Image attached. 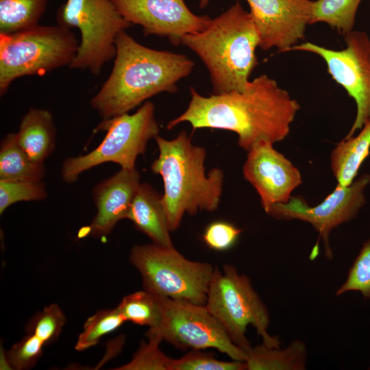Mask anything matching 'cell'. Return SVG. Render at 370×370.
Here are the masks:
<instances>
[{
  "instance_id": "obj_1",
  "label": "cell",
  "mask_w": 370,
  "mask_h": 370,
  "mask_svg": "<svg viewBox=\"0 0 370 370\" xmlns=\"http://www.w3.org/2000/svg\"><path fill=\"white\" fill-rule=\"evenodd\" d=\"M190 90L186 110L167 123V130L188 122L194 130L232 131L238 136V145L247 151L257 142L274 144L286 138L300 108L288 92L267 75L249 81L242 92L204 97L193 87Z\"/></svg>"
},
{
  "instance_id": "obj_2",
  "label": "cell",
  "mask_w": 370,
  "mask_h": 370,
  "mask_svg": "<svg viewBox=\"0 0 370 370\" xmlns=\"http://www.w3.org/2000/svg\"><path fill=\"white\" fill-rule=\"evenodd\" d=\"M115 45L111 73L90 101L103 119L128 113L160 92H175L195 66L185 55L142 45L126 30L118 34Z\"/></svg>"
},
{
  "instance_id": "obj_3",
  "label": "cell",
  "mask_w": 370,
  "mask_h": 370,
  "mask_svg": "<svg viewBox=\"0 0 370 370\" xmlns=\"http://www.w3.org/2000/svg\"><path fill=\"white\" fill-rule=\"evenodd\" d=\"M159 155L151 169L160 175L164 184L162 204L171 232L176 230L187 213L215 211L219 206L224 173L219 168L206 173V151L195 145L186 131L172 140L159 135L155 138Z\"/></svg>"
},
{
  "instance_id": "obj_4",
  "label": "cell",
  "mask_w": 370,
  "mask_h": 370,
  "mask_svg": "<svg viewBox=\"0 0 370 370\" xmlns=\"http://www.w3.org/2000/svg\"><path fill=\"white\" fill-rule=\"evenodd\" d=\"M260 38L249 12L239 1L211 19L201 32L184 36L183 45L195 53L206 66L212 94L243 91L258 64L256 49Z\"/></svg>"
},
{
  "instance_id": "obj_5",
  "label": "cell",
  "mask_w": 370,
  "mask_h": 370,
  "mask_svg": "<svg viewBox=\"0 0 370 370\" xmlns=\"http://www.w3.org/2000/svg\"><path fill=\"white\" fill-rule=\"evenodd\" d=\"M79 43L70 28L58 24L37 25L12 34H0V95H4L19 77L42 76L69 66Z\"/></svg>"
},
{
  "instance_id": "obj_6",
  "label": "cell",
  "mask_w": 370,
  "mask_h": 370,
  "mask_svg": "<svg viewBox=\"0 0 370 370\" xmlns=\"http://www.w3.org/2000/svg\"><path fill=\"white\" fill-rule=\"evenodd\" d=\"M205 306L245 353L251 347L245 334L249 325L256 328L264 344L279 347V340L267 332L269 316L266 306L249 279L234 266L225 264L222 271L214 267Z\"/></svg>"
},
{
  "instance_id": "obj_7",
  "label": "cell",
  "mask_w": 370,
  "mask_h": 370,
  "mask_svg": "<svg viewBox=\"0 0 370 370\" xmlns=\"http://www.w3.org/2000/svg\"><path fill=\"white\" fill-rule=\"evenodd\" d=\"M154 111L153 103L147 101L134 114L103 119L97 130L106 132L104 138L91 151L65 159L61 169L62 180L73 183L83 172L106 162L116 163L121 169L135 168L136 160L145 153L149 140L159 135Z\"/></svg>"
},
{
  "instance_id": "obj_8",
  "label": "cell",
  "mask_w": 370,
  "mask_h": 370,
  "mask_svg": "<svg viewBox=\"0 0 370 370\" xmlns=\"http://www.w3.org/2000/svg\"><path fill=\"white\" fill-rule=\"evenodd\" d=\"M131 263L140 272L144 289L162 297L205 305L214 267L185 258L174 246L134 245Z\"/></svg>"
},
{
  "instance_id": "obj_9",
  "label": "cell",
  "mask_w": 370,
  "mask_h": 370,
  "mask_svg": "<svg viewBox=\"0 0 370 370\" xmlns=\"http://www.w3.org/2000/svg\"><path fill=\"white\" fill-rule=\"evenodd\" d=\"M56 21L80 32L78 49L69 67L95 75L114 58L118 34L132 25L111 0H66L58 8Z\"/></svg>"
},
{
  "instance_id": "obj_10",
  "label": "cell",
  "mask_w": 370,
  "mask_h": 370,
  "mask_svg": "<svg viewBox=\"0 0 370 370\" xmlns=\"http://www.w3.org/2000/svg\"><path fill=\"white\" fill-rule=\"evenodd\" d=\"M160 325L145 335H156L182 349L214 348L234 360L245 361L246 353L236 346L205 305L162 297Z\"/></svg>"
},
{
  "instance_id": "obj_11",
  "label": "cell",
  "mask_w": 370,
  "mask_h": 370,
  "mask_svg": "<svg viewBox=\"0 0 370 370\" xmlns=\"http://www.w3.org/2000/svg\"><path fill=\"white\" fill-rule=\"evenodd\" d=\"M346 47L334 50L306 42L292 47L290 51H302L320 56L328 73L347 91L356 104V115L344 138L360 130L370 117V37L363 31L352 30L344 36Z\"/></svg>"
},
{
  "instance_id": "obj_12",
  "label": "cell",
  "mask_w": 370,
  "mask_h": 370,
  "mask_svg": "<svg viewBox=\"0 0 370 370\" xmlns=\"http://www.w3.org/2000/svg\"><path fill=\"white\" fill-rule=\"evenodd\" d=\"M369 183L370 175L364 174L347 186L337 184L317 206L311 207L302 197H291L286 203L274 205L268 214L280 219H297L311 224L324 242L327 256L331 258V230L356 217L366 202L364 192Z\"/></svg>"
},
{
  "instance_id": "obj_13",
  "label": "cell",
  "mask_w": 370,
  "mask_h": 370,
  "mask_svg": "<svg viewBox=\"0 0 370 370\" xmlns=\"http://www.w3.org/2000/svg\"><path fill=\"white\" fill-rule=\"evenodd\" d=\"M123 17L142 27L145 36L166 37L177 46L182 38L204 30L211 18L193 13L184 0H111Z\"/></svg>"
},
{
  "instance_id": "obj_14",
  "label": "cell",
  "mask_w": 370,
  "mask_h": 370,
  "mask_svg": "<svg viewBox=\"0 0 370 370\" xmlns=\"http://www.w3.org/2000/svg\"><path fill=\"white\" fill-rule=\"evenodd\" d=\"M243 171L267 213L274 205L288 201L293 191L302 183L298 169L267 140L257 142L247 151Z\"/></svg>"
},
{
  "instance_id": "obj_15",
  "label": "cell",
  "mask_w": 370,
  "mask_h": 370,
  "mask_svg": "<svg viewBox=\"0 0 370 370\" xmlns=\"http://www.w3.org/2000/svg\"><path fill=\"white\" fill-rule=\"evenodd\" d=\"M262 50L288 52L304 38L311 16V0H246Z\"/></svg>"
},
{
  "instance_id": "obj_16",
  "label": "cell",
  "mask_w": 370,
  "mask_h": 370,
  "mask_svg": "<svg viewBox=\"0 0 370 370\" xmlns=\"http://www.w3.org/2000/svg\"><path fill=\"white\" fill-rule=\"evenodd\" d=\"M140 179L136 167L121 169L95 186L92 193L97 213L88 227L90 235L107 236L119 221L127 219Z\"/></svg>"
},
{
  "instance_id": "obj_17",
  "label": "cell",
  "mask_w": 370,
  "mask_h": 370,
  "mask_svg": "<svg viewBox=\"0 0 370 370\" xmlns=\"http://www.w3.org/2000/svg\"><path fill=\"white\" fill-rule=\"evenodd\" d=\"M127 219L153 243L173 246L160 195L151 185L140 183L132 203Z\"/></svg>"
},
{
  "instance_id": "obj_18",
  "label": "cell",
  "mask_w": 370,
  "mask_h": 370,
  "mask_svg": "<svg viewBox=\"0 0 370 370\" xmlns=\"http://www.w3.org/2000/svg\"><path fill=\"white\" fill-rule=\"evenodd\" d=\"M16 136L18 145L33 161L44 163L56 145L52 114L45 109L30 108L23 116Z\"/></svg>"
},
{
  "instance_id": "obj_19",
  "label": "cell",
  "mask_w": 370,
  "mask_h": 370,
  "mask_svg": "<svg viewBox=\"0 0 370 370\" xmlns=\"http://www.w3.org/2000/svg\"><path fill=\"white\" fill-rule=\"evenodd\" d=\"M356 136L343 138L333 149L330 164L338 184L347 186L355 180L370 150V117Z\"/></svg>"
},
{
  "instance_id": "obj_20",
  "label": "cell",
  "mask_w": 370,
  "mask_h": 370,
  "mask_svg": "<svg viewBox=\"0 0 370 370\" xmlns=\"http://www.w3.org/2000/svg\"><path fill=\"white\" fill-rule=\"evenodd\" d=\"M44 163L33 161L18 145L16 133L4 136L0 145V181L41 182Z\"/></svg>"
},
{
  "instance_id": "obj_21",
  "label": "cell",
  "mask_w": 370,
  "mask_h": 370,
  "mask_svg": "<svg viewBox=\"0 0 370 370\" xmlns=\"http://www.w3.org/2000/svg\"><path fill=\"white\" fill-rule=\"evenodd\" d=\"M306 358L305 345L297 341L282 350L264 343L251 347L246 352L245 362L249 370H300L305 369Z\"/></svg>"
},
{
  "instance_id": "obj_22",
  "label": "cell",
  "mask_w": 370,
  "mask_h": 370,
  "mask_svg": "<svg viewBox=\"0 0 370 370\" xmlns=\"http://www.w3.org/2000/svg\"><path fill=\"white\" fill-rule=\"evenodd\" d=\"M48 0H0V34H12L38 25Z\"/></svg>"
},
{
  "instance_id": "obj_23",
  "label": "cell",
  "mask_w": 370,
  "mask_h": 370,
  "mask_svg": "<svg viewBox=\"0 0 370 370\" xmlns=\"http://www.w3.org/2000/svg\"><path fill=\"white\" fill-rule=\"evenodd\" d=\"M362 0L312 1L309 25L323 22L345 36L353 30L356 11Z\"/></svg>"
},
{
  "instance_id": "obj_24",
  "label": "cell",
  "mask_w": 370,
  "mask_h": 370,
  "mask_svg": "<svg viewBox=\"0 0 370 370\" xmlns=\"http://www.w3.org/2000/svg\"><path fill=\"white\" fill-rule=\"evenodd\" d=\"M127 321L149 329L157 328L162 320V298L144 289L125 296L117 306Z\"/></svg>"
},
{
  "instance_id": "obj_25",
  "label": "cell",
  "mask_w": 370,
  "mask_h": 370,
  "mask_svg": "<svg viewBox=\"0 0 370 370\" xmlns=\"http://www.w3.org/2000/svg\"><path fill=\"white\" fill-rule=\"evenodd\" d=\"M125 321L118 307L97 312L85 322L76 342L75 349L82 352L97 345L103 336L113 332Z\"/></svg>"
},
{
  "instance_id": "obj_26",
  "label": "cell",
  "mask_w": 370,
  "mask_h": 370,
  "mask_svg": "<svg viewBox=\"0 0 370 370\" xmlns=\"http://www.w3.org/2000/svg\"><path fill=\"white\" fill-rule=\"evenodd\" d=\"M147 342L143 341L132 359L116 368L118 370H171L173 358L161 351L162 338L156 335H146Z\"/></svg>"
},
{
  "instance_id": "obj_27",
  "label": "cell",
  "mask_w": 370,
  "mask_h": 370,
  "mask_svg": "<svg viewBox=\"0 0 370 370\" xmlns=\"http://www.w3.org/2000/svg\"><path fill=\"white\" fill-rule=\"evenodd\" d=\"M66 317L58 304H51L37 312L26 326V332L36 335L45 345L55 341L62 331Z\"/></svg>"
},
{
  "instance_id": "obj_28",
  "label": "cell",
  "mask_w": 370,
  "mask_h": 370,
  "mask_svg": "<svg viewBox=\"0 0 370 370\" xmlns=\"http://www.w3.org/2000/svg\"><path fill=\"white\" fill-rule=\"evenodd\" d=\"M45 184L41 182L0 181V214L13 204L46 199Z\"/></svg>"
},
{
  "instance_id": "obj_29",
  "label": "cell",
  "mask_w": 370,
  "mask_h": 370,
  "mask_svg": "<svg viewBox=\"0 0 370 370\" xmlns=\"http://www.w3.org/2000/svg\"><path fill=\"white\" fill-rule=\"evenodd\" d=\"M203 349H191L178 359H173L171 370H244L245 361L231 362L220 360Z\"/></svg>"
},
{
  "instance_id": "obj_30",
  "label": "cell",
  "mask_w": 370,
  "mask_h": 370,
  "mask_svg": "<svg viewBox=\"0 0 370 370\" xmlns=\"http://www.w3.org/2000/svg\"><path fill=\"white\" fill-rule=\"evenodd\" d=\"M347 291H359L365 298L370 297V240L363 244L346 281L338 289L336 295Z\"/></svg>"
},
{
  "instance_id": "obj_31",
  "label": "cell",
  "mask_w": 370,
  "mask_h": 370,
  "mask_svg": "<svg viewBox=\"0 0 370 370\" xmlns=\"http://www.w3.org/2000/svg\"><path fill=\"white\" fill-rule=\"evenodd\" d=\"M44 343L36 335L27 334L12 346L7 354L10 366L16 370L33 367L42 354Z\"/></svg>"
},
{
  "instance_id": "obj_32",
  "label": "cell",
  "mask_w": 370,
  "mask_h": 370,
  "mask_svg": "<svg viewBox=\"0 0 370 370\" xmlns=\"http://www.w3.org/2000/svg\"><path fill=\"white\" fill-rule=\"evenodd\" d=\"M242 230L224 221L210 223L203 234V241L210 249L225 251L232 247L238 238Z\"/></svg>"
},
{
  "instance_id": "obj_33",
  "label": "cell",
  "mask_w": 370,
  "mask_h": 370,
  "mask_svg": "<svg viewBox=\"0 0 370 370\" xmlns=\"http://www.w3.org/2000/svg\"><path fill=\"white\" fill-rule=\"evenodd\" d=\"M209 1L210 0H200V2H199V7L201 8H206L208 3H209Z\"/></svg>"
}]
</instances>
